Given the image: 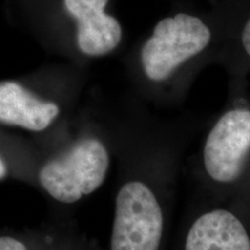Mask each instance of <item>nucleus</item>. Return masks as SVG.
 Here are the masks:
<instances>
[{
    "label": "nucleus",
    "instance_id": "obj_9",
    "mask_svg": "<svg viewBox=\"0 0 250 250\" xmlns=\"http://www.w3.org/2000/svg\"><path fill=\"white\" fill-rule=\"evenodd\" d=\"M7 174V169H6V166L2 161V159L0 158V180H2Z\"/></svg>",
    "mask_w": 250,
    "mask_h": 250
},
{
    "label": "nucleus",
    "instance_id": "obj_7",
    "mask_svg": "<svg viewBox=\"0 0 250 250\" xmlns=\"http://www.w3.org/2000/svg\"><path fill=\"white\" fill-rule=\"evenodd\" d=\"M61 115L57 102L41 99L14 81L0 83V123L42 132L57 123Z\"/></svg>",
    "mask_w": 250,
    "mask_h": 250
},
{
    "label": "nucleus",
    "instance_id": "obj_1",
    "mask_svg": "<svg viewBox=\"0 0 250 250\" xmlns=\"http://www.w3.org/2000/svg\"><path fill=\"white\" fill-rule=\"evenodd\" d=\"M201 122L123 115L110 250H160L184 158Z\"/></svg>",
    "mask_w": 250,
    "mask_h": 250
},
{
    "label": "nucleus",
    "instance_id": "obj_6",
    "mask_svg": "<svg viewBox=\"0 0 250 250\" xmlns=\"http://www.w3.org/2000/svg\"><path fill=\"white\" fill-rule=\"evenodd\" d=\"M108 0H64L77 21V46L87 57L109 55L121 44L123 30L117 19L104 12Z\"/></svg>",
    "mask_w": 250,
    "mask_h": 250
},
{
    "label": "nucleus",
    "instance_id": "obj_4",
    "mask_svg": "<svg viewBox=\"0 0 250 250\" xmlns=\"http://www.w3.org/2000/svg\"><path fill=\"white\" fill-rule=\"evenodd\" d=\"M212 33L199 18L179 13L156 24L139 51V70L149 87L168 86L206 52Z\"/></svg>",
    "mask_w": 250,
    "mask_h": 250
},
{
    "label": "nucleus",
    "instance_id": "obj_8",
    "mask_svg": "<svg viewBox=\"0 0 250 250\" xmlns=\"http://www.w3.org/2000/svg\"><path fill=\"white\" fill-rule=\"evenodd\" d=\"M0 250H27L22 242L9 236H0Z\"/></svg>",
    "mask_w": 250,
    "mask_h": 250
},
{
    "label": "nucleus",
    "instance_id": "obj_5",
    "mask_svg": "<svg viewBox=\"0 0 250 250\" xmlns=\"http://www.w3.org/2000/svg\"><path fill=\"white\" fill-rule=\"evenodd\" d=\"M182 218V250H250V230L239 203L195 190Z\"/></svg>",
    "mask_w": 250,
    "mask_h": 250
},
{
    "label": "nucleus",
    "instance_id": "obj_3",
    "mask_svg": "<svg viewBox=\"0 0 250 250\" xmlns=\"http://www.w3.org/2000/svg\"><path fill=\"white\" fill-rule=\"evenodd\" d=\"M123 115L105 130H87L49 158L39 181L50 197L62 204H76L98 191L107 180L120 145Z\"/></svg>",
    "mask_w": 250,
    "mask_h": 250
},
{
    "label": "nucleus",
    "instance_id": "obj_2",
    "mask_svg": "<svg viewBox=\"0 0 250 250\" xmlns=\"http://www.w3.org/2000/svg\"><path fill=\"white\" fill-rule=\"evenodd\" d=\"M195 190L239 203L250 180V108L235 101L208 124L189 159Z\"/></svg>",
    "mask_w": 250,
    "mask_h": 250
}]
</instances>
